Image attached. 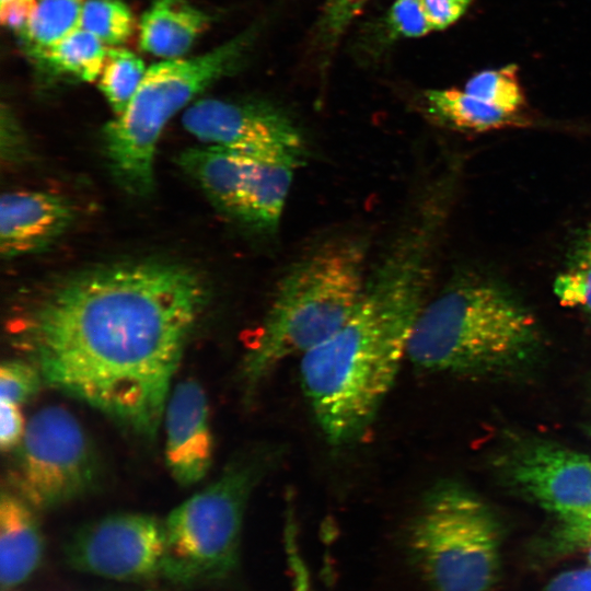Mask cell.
I'll return each mask as SVG.
<instances>
[{
  "instance_id": "obj_32",
  "label": "cell",
  "mask_w": 591,
  "mask_h": 591,
  "mask_svg": "<svg viewBox=\"0 0 591 591\" xmlns=\"http://www.w3.org/2000/svg\"><path fill=\"white\" fill-rule=\"evenodd\" d=\"M583 549L587 552V559H588L589 566H591V544L586 546Z\"/></svg>"
},
{
  "instance_id": "obj_7",
  "label": "cell",
  "mask_w": 591,
  "mask_h": 591,
  "mask_svg": "<svg viewBox=\"0 0 591 591\" xmlns=\"http://www.w3.org/2000/svg\"><path fill=\"white\" fill-rule=\"evenodd\" d=\"M413 566L433 591H494L501 531L490 508L454 483L429 491L406 535Z\"/></svg>"
},
{
  "instance_id": "obj_20",
  "label": "cell",
  "mask_w": 591,
  "mask_h": 591,
  "mask_svg": "<svg viewBox=\"0 0 591 591\" xmlns=\"http://www.w3.org/2000/svg\"><path fill=\"white\" fill-rule=\"evenodd\" d=\"M146 71L142 59L132 51L120 47H108L99 77V88L114 115H119L128 106Z\"/></svg>"
},
{
  "instance_id": "obj_9",
  "label": "cell",
  "mask_w": 591,
  "mask_h": 591,
  "mask_svg": "<svg viewBox=\"0 0 591 591\" xmlns=\"http://www.w3.org/2000/svg\"><path fill=\"white\" fill-rule=\"evenodd\" d=\"M177 163L224 216L258 232L277 229L296 166L208 146L184 150Z\"/></svg>"
},
{
  "instance_id": "obj_10",
  "label": "cell",
  "mask_w": 591,
  "mask_h": 591,
  "mask_svg": "<svg viewBox=\"0 0 591 591\" xmlns=\"http://www.w3.org/2000/svg\"><path fill=\"white\" fill-rule=\"evenodd\" d=\"M166 549L164 522L137 512L106 515L81 526L65 546L74 570L120 582L162 577Z\"/></svg>"
},
{
  "instance_id": "obj_25",
  "label": "cell",
  "mask_w": 591,
  "mask_h": 591,
  "mask_svg": "<svg viewBox=\"0 0 591 591\" xmlns=\"http://www.w3.org/2000/svg\"><path fill=\"white\" fill-rule=\"evenodd\" d=\"M371 0H324L318 22V38L326 51L338 44L351 22Z\"/></svg>"
},
{
  "instance_id": "obj_29",
  "label": "cell",
  "mask_w": 591,
  "mask_h": 591,
  "mask_svg": "<svg viewBox=\"0 0 591 591\" xmlns=\"http://www.w3.org/2000/svg\"><path fill=\"white\" fill-rule=\"evenodd\" d=\"M433 31L443 30L455 23L466 11L472 0H422Z\"/></svg>"
},
{
  "instance_id": "obj_28",
  "label": "cell",
  "mask_w": 591,
  "mask_h": 591,
  "mask_svg": "<svg viewBox=\"0 0 591 591\" xmlns=\"http://www.w3.org/2000/svg\"><path fill=\"white\" fill-rule=\"evenodd\" d=\"M26 422L21 406L11 403L0 404V445L3 451L16 449L24 436Z\"/></svg>"
},
{
  "instance_id": "obj_8",
  "label": "cell",
  "mask_w": 591,
  "mask_h": 591,
  "mask_svg": "<svg viewBox=\"0 0 591 591\" xmlns=\"http://www.w3.org/2000/svg\"><path fill=\"white\" fill-rule=\"evenodd\" d=\"M13 482L18 495L46 510L77 499L96 482L94 449L78 419L61 406H47L27 421L16 448Z\"/></svg>"
},
{
  "instance_id": "obj_21",
  "label": "cell",
  "mask_w": 591,
  "mask_h": 591,
  "mask_svg": "<svg viewBox=\"0 0 591 591\" xmlns=\"http://www.w3.org/2000/svg\"><path fill=\"white\" fill-rule=\"evenodd\" d=\"M134 16L120 0H85L80 27L94 35L105 46L126 43L134 32Z\"/></svg>"
},
{
  "instance_id": "obj_4",
  "label": "cell",
  "mask_w": 591,
  "mask_h": 591,
  "mask_svg": "<svg viewBox=\"0 0 591 591\" xmlns=\"http://www.w3.org/2000/svg\"><path fill=\"white\" fill-rule=\"evenodd\" d=\"M537 338L533 315L507 291L465 281L426 303L407 358L427 371L491 373L524 361Z\"/></svg>"
},
{
  "instance_id": "obj_14",
  "label": "cell",
  "mask_w": 591,
  "mask_h": 591,
  "mask_svg": "<svg viewBox=\"0 0 591 591\" xmlns=\"http://www.w3.org/2000/svg\"><path fill=\"white\" fill-rule=\"evenodd\" d=\"M74 218V208L61 195L31 189L4 193L0 200L1 257L10 260L46 250Z\"/></svg>"
},
{
  "instance_id": "obj_22",
  "label": "cell",
  "mask_w": 591,
  "mask_h": 591,
  "mask_svg": "<svg viewBox=\"0 0 591 591\" xmlns=\"http://www.w3.org/2000/svg\"><path fill=\"white\" fill-rule=\"evenodd\" d=\"M464 91L511 114H519L525 104L515 65L475 73L465 83Z\"/></svg>"
},
{
  "instance_id": "obj_6",
  "label": "cell",
  "mask_w": 591,
  "mask_h": 591,
  "mask_svg": "<svg viewBox=\"0 0 591 591\" xmlns=\"http://www.w3.org/2000/svg\"><path fill=\"white\" fill-rule=\"evenodd\" d=\"M273 454L250 452L227 465L164 521L162 577L181 586L218 582L236 569L246 505Z\"/></svg>"
},
{
  "instance_id": "obj_3",
  "label": "cell",
  "mask_w": 591,
  "mask_h": 591,
  "mask_svg": "<svg viewBox=\"0 0 591 591\" xmlns=\"http://www.w3.org/2000/svg\"><path fill=\"white\" fill-rule=\"evenodd\" d=\"M366 260L362 240L338 237L289 267L243 357L240 376L246 395L283 360L301 357L348 320L364 290Z\"/></svg>"
},
{
  "instance_id": "obj_2",
  "label": "cell",
  "mask_w": 591,
  "mask_h": 591,
  "mask_svg": "<svg viewBox=\"0 0 591 591\" xmlns=\"http://www.w3.org/2000/svg\"><path fill=\"white\" fill-rule=\"evenodd\" d=\"M438 210L421 206L367 277L348 320L302 355L303 393L326 440L358 441L373 422L407 357L426 305Z\"/></svg>"
},
{
  "instance_id": "obj_1",
  "label": "cell",
  "mask_w": 591,
  "mask_h": 591,
  "mask_svg": "<svg viewBox=\"0 0 591 591\" xmlns=\"http://www.w3.org/2000/svg\"><path fill=\"white\" fill-rule=\"evenodd\" d=\"M207 301L205 281L183 264H111L53 283L8 333L44 383L154 438Z\"/></svg>"
},
{
  "instance_id": "obj_18",
  "label": "cell",
  "mask_w": 591,
  "mask_h": 591,
  "mask_svg": "<svg viewBox=\"0 0 591 591\" xmlns=\"http://www.w3.org/2000/svg\"><path fill=\"white\" fill-rule=\"evenodd\" d=\"M107 50L108 47L100 39L80 27L31 55L55 73L93 82L101 74Z\"/></svg>"
},
{
  "instance_id": "obj_16",
  "label": "cell",
  "mask_w": 591,
  "mask_h": 591,
  "mask_svg": "<svg viewBox=\"0 0 591 591\" xmlns=\"http://www.w3.org/2000/svg\"><path fill=\"white\" fill-rule=\"evenodd\" d=\"M208 25L209 15L186 0H154L141 18L139 46L155 57L182 58Z\"/></svg>"
},
{
  "instance_id": "obj_26",
  "label": "cell",
  "mask_w": 591,
  "mask_h": 591,
  "mask_svg": "<svg viewBox=\"0 0 591 591\" xmlns=\"http://www.w3.org/2000/svg\"><path fill=\"white\" fill-rule=\"evenodd\" d=\"M387 23L394 36L404 38L421 37L433 31L422 0H396Z\"/></svg>"
},
{
  "instance_id": "obj_33",
  "label": "cell",
  "mask_w": 591,
  "mask_h": 591,
  "mask_svg": "<svg viewBox=\"0 0 591 591\" xmlns=\"http://www.w3.org/2000/svg\"><path fill=\"white\" fill-rule=\"evenodd\" d=\"M11 1H14V0H1V4L2 3H8V2H11Z\"/></svg>"
},
{
  "instance_id": "obj_24",
  "label": "cell",
  "mask_w": 591,
  "mask_h": 591,
  "mask_svg": "<svg viewBox=\"0 0 591 591\" xmlns=\"http://www.w3.org/2000/svg\"><path fill=\"white\" fill-rule=\"evenodd\" d=\"M42 383L40 371L28 359L5 360L0 366V403L21 406L37 394Z\"/></svg>"
},
{
  "instance_id": "obj_5",
  "label": "cell",
  "mask_w": 591,
  "mask_h": 591,
  "mask_svg": "<svg viewBox=\"0 0 591 591\" xmlns=\"http://www.w3.org/2000/svg\"><path fill=\"white\" fill-rule=\"evenodd\" d=\"M253 37L246 31L204 55L165 59L147 69L128 106L102 131L107 167L125 193L135 197L152 193L164 127L208 85L235 69Z\"/></svg>"
},
{
  "instance_id": "obj_11",
  "label": "cell",
  "mask_w": 591,
  "mask_h": 591,
  "mask_svg": "<svg viewBox=\"0 0 591 591\" xmlns=\"http://www.w3.org/2000/svg\"><path fill=\"white\" fill-rule=\"evenodd\" d=\"M182 124L208 147L296 167L304 158L302 134L271 105L201 99L185 109Z\"/></svg>"
},
{
  "instance_id": "obj_30",
  "label": "cell",
  "mask_w": 591,
  "mask_h": 591,
  "mask_svg": "<svg viewBox=\"0 0 591 591\" xmlns=\"http://www.w3.org/2000/svg\"><path fill=\"white\" fill-rule=\"evenodd\" d=\"M544 591H591V566L558 573Z\"/></svg>"
},
{
  "instance_id": "obj_19",
  "label": "cell",
  "mask_w": 591,
  "mask_h": 591,
  "mask_svg": "<svg viewBox=\"0 0 591 591\" xmlns=\"http://www.w3.org/2000/svg\"><path fill=\"white\" fill-rule=\"evenodd\" d=\"M84 0H35L31 16L20 33L30 54L47 48L80 28Z\"/></svg>"
},
{
  "instance_id": "obj_13",
  "label": "cell",
  "mask_w": 591,
  "mask_h": 591,
  "mask_svg": "<svg viewBox=\"0 0 591 591\" xmlns=\"http://www.w3.org/2000/svg\"><path fill=\"white\" fill-rule=\"evenodd\" d=\"M163 421L169 472L181 486L197 484L207 475L213 455L208 401L197 381L186 379L172 387Z\"/></svg>"
},
{
  "instance_id": "obj_17",
  "label": "cell",
  "mask_w": 591,
  "mask_h": 591,
  "mask_svg": "<svg viewBox=\"0 0 591 591\" xmlns=\"http://www.w3.org/2000/svg\"><path fill=\"white\" fill-rule=\"evenodd\" d=\"M425 99L432 114L455 128L487 131L524 124L519 114L507 113L464 90H429Z\"/></svg>"
},
{
  "instance_id": "obj_15",
  "label": "cell",
  "mask_w": 591,
  "mask_h": 591,
  "mask_svg": "<svg viewBox=\"0 0 591 591\" xmlns=\"http://www.w3.org/2000/svg\"><path fill=\"white\" fill-rule=\"evenodd\" d=\"M33 508L20 495L2 491L0 498V587L13 591L38 569L44 537Z\"/></svg>"
},
{
  "instance_id": "obj_23",
  "label": "cell",
  "mask_w": 591,
  "mask_h": 591,
  "mask_svg": "<svg viewBox=\"0 0 591 591\" xmlns=\"http://www.w3.org/2000/svg\"><path fill=\"white\" fill-rule=\"evenodd\" d=\"M554 292L563 305L591 313V231L580 243L571 264L555 279Z\"/></svg>"
},
{
  "instance_id": "obj_27",
  "label": "cell",
  "mask_w": 591,
  "mask_h": 591,
  "mask_svg": "<svg viewBox=\"0 0 591 591\" xmlns=\"http://www.w3.org/2000/svg\"><path fill=\"white\" fill-rule=\"evenodd\" d=\"M591 544V518L578 522H560L552 537L553 551L569 553Z\"/></svg>"
},
{
  "instance_id": "obj_12",
  "label": "cell",
  "mask_w": 591,
  "mask_h": 591,
  "mask_svg": "<svg viewBox=\"0 0 591 591\" xmlns=\"http://www.w3.org/2000/svg\"><path fill=\"white\" fill-rule=\"evenodd\" d=\"M511 484L560 522L591 518V459L560 445L540 442L509 463Z\"/></svg>"
},
{
  "instance_id": "obj_31",
  "label": "cell",
  "mask_w": 591,
  "mask_h": 591,
  "mask_svg": "<svg viewBox=\"0 0 591 591\" xmlns=\"http://www.w3.org/2000/svg\"><path fill=\"white\" fill-rule=\"evenodd\" d=\"M35 0H14L2 3L0 8V20L3 26L22 32L33 11Z\"/></svg>"
}]
</instances>
